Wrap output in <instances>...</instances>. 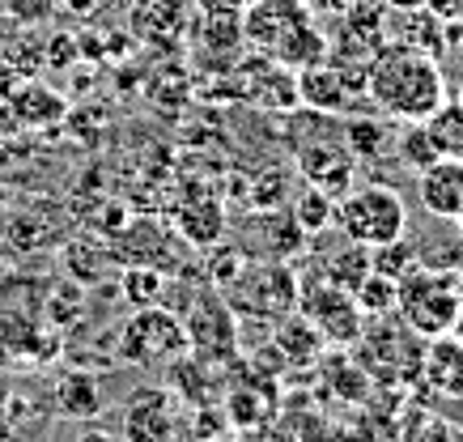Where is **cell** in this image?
I'll list each match as a JSON object with an SVG mask.
<instances>
[{
	"instance_id": "1",
	"label": "cell",
	"mask_w": 463,
	"mask_h": 442,
	"mask_svg": "<svg viewBox=\"0 0 463 442\" xmlns=\"http://www.w3.org/2000/svg\"><path fill=\"white\" fill-rule=\"evenodd\" d=\"M442 60L404 43H383L365 64V102L395 124H417L447 102Z\"/></svg>"
},
{
	"instance_id": "2",
	"label": "cell",
	"mask_w": 463,
	"mask_h": 442,
	"mask_svg": "<svg viewBox=\"0 0 463 442\" xmlns=\"http://www.w3.org/2000/svg\"><path fill=\"white\" fill-rule=\"evenodd\" d=\"M395 315H400L417 336H425V341L447 336V332H459L463 277L455 268L412 264V268L395 281Z\"/></svg>"
},
{
	"instance_id": "3",
	"label": "cell",
	"mask_w": 463,
	"mask_h": 442,
	"mask_svg": "<svg viewBox=\"0 0 463 442\" xmlns=\"http://www.w3.org/2000/svg\"><path fill=\"white\" fill-rule=\"evenodd\" d=\"M298 281L289 259H247L242 272L222 289L239 324H277L298 311Z\"/></svg>"
},
{
	"instance_id": "4",
	"label": "cell",
	"mask_w": 463,
	"mask_h": 442,
	"mask_svg": "<svg viewBox=\"0 0 463 442\" xmlns=\"http://www.w3.org/2000/svg\"><path fill=\"white\" fill-rule=\"evenodd\" d=\"M336 230L374 251V247H387L408 234V204L387 183L353 187L336 200Z\"/></svg>"
},
{
	"instance_id": "5",
	"label": "cell",
	"mask_w": 463,
	"mask_h": 442,
	"mask_svg": "<svg viewBox=\"0 0 463 442\" xmlns=\"http://www.w3.org/2000/svg\"><path fill=\"white\" fill-rule=\"evenodd\" d=\"M179 353H187V332L166 302L137 306L115 332V362L124 366H166Z\"/></svg>"
},
{
	"instance_id": "6",
	"label": "cell",
	"mask_w": 463,
	"mask_h": 442,
	"mask_svg": "<svg viewBox=\"0 0 463 442\" xmlns=\"http://www.w3.org/2000/svg\"><path fill=\"white\" fill-rule=\"evenodd\" d=\"M183 319V332H187V353L200 357V362H209L217 371L225 366H234L239 362V315L225 306L222 289L204 281V289L192 294L187 302V311L179 315Z\"/></svg>"
},
{
	"instance_id": "7",
	"label": "cell",
	"mask_w": 463,
	"mask_h": 442,
	"mask_svg": "<svg viewBox=\"0 0 463 442\" xmlns=\"http://www.w3.org/2000/svg\"><path fill=\"white\" fill-rule=\"evenodd\" d=\"M298 315L319 328L323 341L340 344V349H353L365 332V311L357 306V298L323 277H310L298 286Z\"/></svg>"
},
{
	"instance_id": "8",
	"label": "cell",
	"mask_w": 463,
	"mask_h": 442,
	"mask_svg": "<svg viewBox=\"0 0 463 442\" xmlns=\"http://www.w3.org/2000/svg\"><path fill=\"white\" fill-rule=\"evenodd\" d=\"M183 404L170 387H137L119 404V434L128 442H179Z\"/></svg>"
},
{
	"instance_id": "9",
	"label": "cell",
	"mask_w": 463,
	"mask_h": 442,
	"mask_svg": "<svg viewBox=\"0 0 463 442\" xmlns=\"http://www.w3.org/2000/svg\"><path fill=\"white\" fill-rule=\"evenodd\" d=\"M298 157V174L307 179L310 187L327 192L332 200H340L345 192H353V171L357 162L340 141V124L332 128V136H307V145H294Z\"/></svg>"
},
{
	"instance_id": "10",
	"label": "cell",
	"mask_w": 463,
	"mask_h": 442,
	"mask_svg": "<svg viewBox=\"0 0 463 442\" xmlns=\"http://www.w3.org/2000/svg\"><path fill=\"white\" fill-rule=\"evenodd\" d=\"M111 247H115V259H119V268L124 264H149V268H162V272H175L183 268V256L175 251V239H170V230L154 217H128L124 226L111 234Z\"/></svg>"
},
{
	"instance_id": "11",
	"label": "cell",
	"mask_w": 463,
	"mask_h": 442,
	"mask_svg": "<svg viewBox=\"0 0 463 442\" xmlns=\"http://www.w3.org/2000/svg\"><path fill=\"white\" fill-rule=\"evenodd\" d=\"M222 409H225V421H230L234 429L268 426L272 413H277V383H272V374H260L255 366H242L239 379H234V383H225Z\"/></svg>"
},
{
	"instance_id": "12",
	"label": "cell",
	"mask_w": 463,
	"mask_h": 442,
	"mask_svg": "<svg viewBox=\"0 0 463 442\" xmlns=\"http://www.w3.org/2000/svg\"><path fill=\"white\" fill-rule=\"evenodd\" d=\"M307 17H310L307 0H251L242 9V39L251 47H260L264 56H272V47L281 43L298 22H307Z\"/></svg>"
},
{
	"instance_id": "13",
	"label": "cell",
	"mask_w": 463,
	"mask_h": 442,
	"mask_svg": "<svg viewBox=\"0 0 463 442\" xmlns=\"http://www.w3.org/2000/svg\"><path fill=\"white\" fill-rule=\"evenodd\" d=\"M417 200L438 221L463 217V157H438L434 166L417 171Z\"/></svg>"
},
{
	"instance_id": "14",
	"label": "cell",
	"mask_w": 463,
	"mask_h": 442,
	"mask_svg": "<svg viewBox=\"0 0 463 442\" xmlns=\"http://www.w3.org/2000/svg\"><path fill=\"white\" fill-rule=\"evenodd\" d=\"M298 102L307 111H319V115H336V111H349L353 107V94L357 89L345 81L336 60H323V64H310V69H298Z\"/></svg>"
},
{
	"instance_id": "15",
	"label": "cell",
	"mask_w": 463,
	"mask_h": 442,
	"mask_svg": "<svg viewBox=\"0 0 463 442\" xmlns=\"http://www.w3.org/2000/svg\"><path fill=\"white\" fill-rule=\"evenodd\" d=\"M187 30H192L187 0H137L132 5V39H141V43L170 47Z\"/></svg>"
},
{
	"instance_id": "16",
	"label": "cell",
	"mask_w": 463,
	"mask_h": 442,
	"mask_svg": "<svg viewBox=\"0 0 463 442\" xmlns=\"http://www.w3.org/2000/svg\"><path fill=\"white\" fill-rule=\"evenodd\" d=\"M421 383L447 400H463V336H434L421 353Z\"/></svg>"
},
{
	"instance_id": "17",
	"label": "cell",
	"mask_w": 463,
	"mask_h": 442,
	"mask_svg": "<svg viewBox=\"0 0 463 442\" xmlns=\"http://www.w3.org/2000/svg\"><path fill=\"white\" fill-rule=\"evenodd\" d=\"M166 387L187 409H217L213 400L222 396L217 366H209V362H200V357H192V353H179L175 362H166Z\"/></svg>"
},
{
	"instance_id": "18",
	"label": "cell",
	"mask_w": 463,
	"mask_h": 442,
	"mask_svg": "<svg viewBox=\"0 0 463 442\" xmlns=\"http://www.w3.org/2000/svg\"><path fill=\"white\" fill-rule=\"evenodd\" d=\"M64 268L77 286H99L102 277L111 268H119V259H115V247L107 234H77V239H64Z\"/></svg>"
},
{
	"instance_id": "19",
	"label": "cell",
	"mask_w": 463,
	"mask_h": 442,
	"mask_svg": "<svg viewBox=\"0 0 463 442\" xmlns=\"http://www.w3.org/2000/svg\"><path fill=\"white\" fill-rule=\"evenodd\" d=\"M52 400H56V413L72 417V421H94L107 409L99 374L90 371H64L56 379V387H52Z\"/></svg>"
},
{
	"instance_id": "20",
	"label": "cell",
	"mask_w": 463,
	"mask_h": 442,
	"mask_svg": "<svg viewBox=\"0 0 463 442\" xmlns=\"http://www.w3.org/2000/svg\"><path fill=\"white\" fill-rule=\"evenodd\" d=\"M175 230L187 247H213L225 239V209L217 196H192L175 209Z\"/></svg>"
},
{
	"instance_id": "21",
	"label": "cell",
	"mask_w": 463,
	"mask_h": 442,
	"mask_svg": "<svg viewBox=\"0 0 463 442\" xmlns=\"http://www.w3.org/2000/svg\"><path fill=\"white\" fill-rule=\"evenodd\" d=\"M272 344H277V353L285 357V366H315L323 357V349H327V341L319 336V328L310 324V319H302V315H285V319H277V332H272Z\"/></svg>"
},
{
	"instance_id": "22",
	"label": "cell",
	"mask_w": 463,
	"mask_h": 442,
	"mask_svg": "<svg viewBox=\"0 0 463 442\" xmlns=\"http://www.w3.org/2000/svg\"><path fill=\"white\" fill-rule=\"evenodd\" d=\"M392 124H387V115H345V124H340V141L345 149L353 154V162H379L387 154V145H392Z\"/></svg>"
},
{
	"instance_id": "23",
	"label": "cell",
	"mask_w": 463,
	"mask_h": 442,
	"mask_svg": "<svg viewBox=\"0 0 463 442\" xmlns=\"http://www.w3.org/2000/svg\"><path fill=\"white\" fill-rule=\"evenodd\" d=\"M9 111H14V119L22 128H52V124L64 119L69 102H64V94H56L52 86H34V81H30V86H22L14 94Z\"/></svg>"
},
{
	"instance_id": "24",
	"label": "cell",
	"mask_w": 463,
	"mask_h": 442,
	"mask_svg": "<svg viewBox=\"0 0 463 442\" xmlns=\"http://www.w3.org/2000/svg\"><path fill=\"white\" fill-rule=\"evenodd\" d=\"M340 239H345V234H340ZM370 268H374V251H370L365 243H353V239H345V243H340L332 256L323 259V272H319V277L353 294V289L365 281V272H370Z\"/></svg>"
},
{
	"instance_id": "25",
	"label": "cell",
	"mask_w": 463,
	"mask_h": 442,
	"mask_svg": "<svg viewBox=\"0 0 463 442\" xmlns=\"http://www.w3.org/2000/svg\"><path fill=\"white\" fill-rule=\"evenodd\" d=\"M166 272L162 268H149V264H124L119 268V298L137 311V306H157L166 302Z\"/></svg>"
},
{
	"instance_id": "26",
	"label": "cell",
	"mask_w": 463,
	"mask_h": 442,
	"mask_svg": "<svg viewBox=\"0 0 463 442\" xmlns=\"http://www.w3.org/2000/svg\"><path fill=\"white\" fill-rule=\"evenodd\" d=\"M289 217H294L298 226H302V234H307V239H315V234H327V230H336V200L327 196V192H319V187L307 183L302 192H294Z\"/></svg>"
},
{
	"instance_id": "27",
	"label": "cell",
	"mask_w": 463,
	"mask_h": 442,
	"mask_svg": "<svg viewBox=\"0 0 463 442\" xmlns=\"http://www.w3.org/2000/svg\"><path fill=\"white\" fill-rule=\"evenodd\" d=\"M425 128H430V136H434L442 157H463V102L459 99L442 102V107L425 119Z\"/></svg>"
},
{
	"instance_id": "28",
	"label": "cell",
	"mask_w": 463,
	"mask_h": 442,
	"mask_svg": "<svg viewBox=\"0 0 463 442\" xmlns=\"http://www.w3.org/2000/svg\"><path fill=\"white\" fill-rule=\"evenodd\" d=\"M395 149H400V162H404L408 171H425V166H434L438 157V145L434 136H430V128H425V119H417V124H400V132H395Z\"/></svg>"
},
{
	"instance_id": "29",
	"label": "cell",
	"mask_w": 463,
	"mask_h": 442,
	"mask_svg": "<svg viewBox=\"0 0 463 442\" xmlns=\"http://www.w3.org/2000/svg\"><path fill=\"white\" fill-rule=\"evenodd\" d=\"M85 315V286H77V281H60L52 294H47V324L56 332H64V328H72L77 319Z\"/></svg>"
},
{
	"instance_id": "30",
	"label": "cell",
	"mask_w": 463,
	"mask_h": 442,
	"mask_svg": "<svg viewBox=\"0 0 463 442\" xmlns=\"http://www.w3.org/2000/svg\"><path fill=\"white\" fill-rule=\"evenodd\" d=\"M357 306L365 311V319H383V315H395V281L383 277V272H365V281L353 289Z\"/></svg>"
},
{
	"instance_id": "31",
	"label": "cell",
	"mask_w": 463,
	"mask_h": 442,
	"mask_svg": "<svg viewBox=\"0 0 463 442\" xmlns=\"http://www.w3.org/2000/svg\"><path fill=\"white\" fill-rule=\"evenodd\" d=\"M412 264H417V247L408 243V234L395 239V243H387V247H374V272L392 277V281H400Z\"/></svg>"
},
{
	"instance_id": "32",
	"label": "cell",
	"mask_w": 463,
	"mask_h": 442,
	"mask_svg": "<svg viewBox=\"0 0 463 442\" xmlns=\"http://www.w3.org/2000/svg\"><path fill=\"white\" fill-rule=\"evenodd\" d=\"M60 5L64 0H5V14L14 17L17 26H39V22L60 14Z\"/></svg>"
},
{
	"instance_id": "33",
	"label": "cell",
	"mask_w": 463,
	"mask_h": 442,
	"mask_svg": "<svg viewBox=\"0 0 463 442\" xmlns=\"http://www.w3.org/2000/svg\"><path fill=\"white\" fill-rule=\"evenodd\" d=\"M72 442H128L119 429H107V426H94V421H85L77 434H72Z\"/></svg>"
},
{
	"instance_id": "34",
	"label": "cell",
	"mask_w": 463,
	"mask_h": 442,
	"mask_svg": "<svg viewBox=\"0 0 463 442\" xmlns=\"http://www.w3.org/2000/svg\"><path fill=\"white\" fill-rule=\"evenodd\" d=\"M442 47L447 52H459L463 47V17H447L442 22Z\"/></svg>"
},
{
	"instance_id": "35",
	"label": "cell",
	"mask_w": 463,
	"mask_h": 442,
	"mask_svg": "<svg viewBox=\"0 0 463 442\" xmlns=\"http://www.w3.org/2000/svg\"><path fill=\"white\" fill-rule=\"evenodd\" d=\"M204 14H242L251 0H196Z\"/></svg>"
},
{
	"instance_id": "36",
	"label": "cell",
	"mask_w": 463,
	"mask_h": 442,
	"mask_svg": "<svg viewBox=\"0 0 463 442\" xmlns=\"http://www.w3.org/2000/svg\"><path fill=\"white\" fill-rule=\"evenodd\" d=\"M383 5H387L392 14H417V9H425L430 0H383Z\"/></svg>"
},
{
	"instance_id": "37",
	"label": "cell",
	"mask_w": 463,
	"mask_h": 442,
	"mask_svg": "<svg viewBox=\"0 0 463 442\" xmlns=\"http://www.w3.org/2000/svg\"><path fill=\"white\" fill-rule=\"evenodd\" d=\"M353 0H315V9H323V14H345Z\"/></svg>"
},
{
	"instance_id": "38",
	"label": "cell",
	"mask_w": 463,
	"mask_h": 442,
	"mask_svg": "<svg viewBox=\"0 0 463 442\" xmlns=\"http://www.w3.org/2000/svg\"><path fill=\"white\" fill-rule=\"evenodd\" d=\"M64 5H69L77 17H85V14H94V9H99V0H64Z\"/></svg>"
},
{
	"instance_id": "39",
	"label": "cell",
	"mask_w": 463,
	"mask_h": 442,
	"mask_svg": "<svg viewBox=\"0 0 463 442\" xmlns=\"http://www.w3.org/2000/svg\"><path fill=\"white\" fill-rule=\"evenodd\" d=\"M0 442H17V429L9 417H0Z\"/></svg>"
},
{
	"instance_id": "40",
	"label": "cell",
	"mask_w": 463,
	"mask_h": 442,
	"mask_svg": "<svg viewBox=\"0 0 463 442\" xmlns=\"http://www.w3.org/2000/svg\"><path fill=\"white\" fill-rule=\"evenodd\" d=\"M192 442H222V438H217V434H196Z\"/></svg>"
},
{
	"instance_id": "41",
	"label": "cell",
	"mask_w": 463,
	"mask_h": 442,
	"mask_svg": "<svg viewBox=\"0 0 463 442\" xmlns=\"http://www.w3.org/2000/svg\"><path fill=\"white\" fill-rule=\"evenodd\" d=\"M0 217H5V192H0Z\"/></svg>"
},
{
	"instance_id": "42",
	"label": "cell",
	"mask_w": 463,
	"mask_h": 442,
	"mask_svg": "<svg viewBox=\"0 0 463 442\" xmlns=\"http://www.w3.org/2000/svg\"><path fill=\"white\" fill-rule=\"evenodd\" d=\"M455 99H459V102H463V86H459V94H455Z\"/></svg>"
},
{
	"instance_id": "43",
	"label": "cell",
	"mask_w": 463,
	"mask_h": 442,
	"mask_svg": "<svg viewBox=\"0 0 463 442\" xmlns=\"http://www.w3.org/2000/svg\"><path fill=\"white\" fill-rule=\"evenodd\" d=\"M455 226H459V230H463V217H459V221H455Z\"/></svg>"
}]
</instances>
